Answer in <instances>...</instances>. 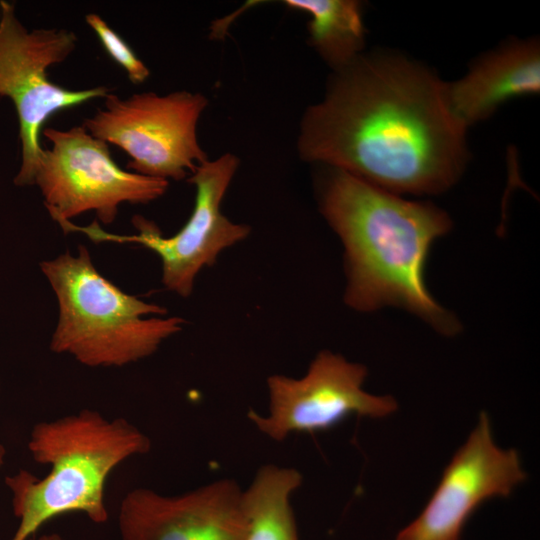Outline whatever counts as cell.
<instances>
[{
    "label": "cell",
    "instance_id": "8fae6325",
    "mask_svg": "<svg viewBox=\"0 0 540 540\" xmlns=\"http://www.w3.org/2000/svg\"><path fill=\"white\" fill-rule=\"evenodd\" d=\"M242 493L230 479L178 495L135 488L120 504V540H243Z\"/></svg>",
    "mask_w": 540,
    "mask_h": 540
},
{
    "label": "cell",
    "instance_id": "7c38bea8",
    "mask_svg": "<svg viewBox=\"0 0 540 540\" xmlns=\"http://www.w3.org/2000/svg\"><path fill=\"white\" fill-rule=\"evenodd\" d=\"M540 91V45L536 38L513 39L472 62L462 78L444 82L454 119L464 128L487 119L515 97Z\"/></svg>",
    "mask_w": 540,
    "mask_h": 540
},
{
    "label": "cell",
    "instance_id": "3957f363",
    "mask_svg": "<svg viewBox=\"0 0 540 540\" xmlns=\"http://www.w3.org/2000/svg\"><path fill=\"white\" fill-rule=\"evenodd\" d=\"M150 448V439L126 419H107L91 409L35 424L28 449L35 462L50 469L42 478L26 470L6 477L19 520L11 540H28L44 523L65 513L106 522L108 476L123 461Z\"/></svg>",
    "mask_w": 540,
    "mask_h": 540
},
{
    "label": "cell",
    "instance_id": "9a60e30c",
    "mask_svg": "<svg viewBox=\"0 0 540 540\" xmlns=\"http://www.w3.org/2000/svg\"><path fill=\"white\" fill-rule=\"evenodd\" d=\"M85 20L96 33L107 53L126 71L133 84H141L150 76L148 67L99 15L87 14Z\"/></svg>",
    "mask_w": 540,
    "mask_h": 540
},
{
    "label": "cell",
    "instance_id": "52a82bcc",
    "mask_svg": "<svg viewBox=\"0 0 540 540\" xmlns=\"http://www.w3.org/2000/svg\"><path fill=\"white\" fill-rule=\"evenodd\" d=\"M239 163L236 155L225 153L196 167L187 178L195 187L193 211L184 226L169 237L142 216L133 217L132 224L138 232L132 235L108 233L97 221L78 226L61 218L53 220L64 233L81 232L96 243H137L153 251L161 260L163 285L181 297H188L199 272L212 266L222 251L250 234L248 225L231 221L221 210Z\"/></svg>",
    "mask_w": 540,
    "mask_h": 540
},
{
    "label": "cell",
    "instance_id": "30bf717a",
    "mask_svg": "<svg viewBox=\"0 0 540 540\" xmlns=\"http://www.w3.org/2000/svg\"><path fill=\"white\" fill-rule=\"evenodd\" d=\"M525 479L519 454L495 443L490 418L482 412L423 511L396 540H459L466 521L480 504L509 496Z\"/></svg>",
    "mask_w": 540,
    "mask_h": 540
},
{
    "label": "cell",
    "instance_id": "4fadbf2b",
    "mask_svg": "<svg viewBox=\"0 0 540 540\" xmlns=\"http://www.w3.org/2000/svg\"><path fill=\"white\" fill-rule=\"evenodd\" d=\"M294 468L262 466L242 493L243 540H298L291 497L302 483Z\"/></svg>",
    "mask_w": 540,
    "mask_h": 540
},
{
    "label": "cell",
    "instance_id": "e0dca14e",
    "mask_svg": "<svg viewBox=\"0 0 540 540\" xmlns=\"http://www.w3.org/2000/svg\"><path fill=\"white\" fill-rule=\"evenodd\" d=\"M5 454H6V451H5V448L2 444H0V467L3 465L4 463V457H5Z\"/></svg>",
    "mask_w": 540,
    "mask_h": 540
},
{
    "label": "cell",
    "instance_id": "5b68a950",
    "mask_svg": "<svg viewBox=\"0 0 540 540\" xmlns=\"http://www.w3.org/2000/svg\"><path fill=\"white\" fill-rule=\"evenodd\" d=\"M76 45L77 36L67 29L28 30L15 5L0 1V97L12 101L18 118L21 165L13 180L17 186L33 185L45 121L58 111L104 99L110 92L105 86L69 90L48 79L47 69L65 61Z\"/></svg>",
    "mask_w": 540,
    "mask_h": 540
},
{
    "label": "cell",
    "instance_id": "6da1fadb",
    "mask_svg": "<svg viewBox=\"0 0 540 540\" xmlns=\"http://www.w3.org/2000/svg\"><path fill=\"white\" fill-rule=\"evenodd\" d=\"M466 131L431 69L398 53H363L306 109L297 150L396 194H436L464 171Z\"/></svg>",
    "mask_w": 540,
    "mask_h": 540
},
{
    "label": "cell",
    "instance_id": "9c48e42d",
    "mask_svg": "<svg viewBox=\"0 0 540 540\" xmlns=\"http://www.w3.org/2000/svg\"><path fill=\"white\" fill-rule=\"evenodd\" d=\"M366 376L365 366L323 350L301 378L269 376L268 413L249 411L247 416L260 432L282 441L294 432L330 429L350 415L369 418L391 415L398 406L395 399L366 392L363 389Z\"/></svg>",
    "mask_w": 540,
    "mask_h": 540
},
{
    "label": "cell",
    "instance_id": "277c9868",
    "mask_svg": "<svg viewBox=\"0 0 540 540\" xmlns=\"http://www.w3.org/2000/svg\"><path fill=\"white\" fill-rule=\"evenodd\" d=\"M58 302V322L50 342L89 367H121L156 352L180 332L185 320L162 317L165 307L122 291L94 266L83 245L40 263Z\"/></svg>",
    "mask_w": 540,
    "mask_h": 540
},
{
    "label": "cell",
    "instance_id": "5bb4252c",
    "mask_svg": "<svg viewBox=\"0 0 540 540\" xmlns=\"http://www.w3.org/2000/svg\"><path fill=\"white\" fill-rule=\"evenodd\" d=\"M283 3L309 16L310 45L333 72L346 67L364 53L365 27L359 1L285 0Z\"/></svg>",
    "mask_w": 540,
    "mask_h": 540
},
{
    "label": "cell",
    "instance_id": "2e32d148",
    "mask_svg": "<svg viewBox=\"0 0 540 540\" xmlns=\"http://www.w3.org/2000/svg\"><path fill=\"white\" fill-rule=\"evenodd\" d=\"M28 540H63L62 536L58 533H46L38 538L30 537Z\"/></svg>",
    "mask_w": 540,
    "mask_h": 540
},
{
    "label": "cell",
    "instance_id": "7a4b0ae2",
    "mask_svg": "<svg viewBox=\"0 0 540 540\" xmlns=\"http://www.w3.org/2000/svg\"><path fill=\"white\" fill-rule=\"evenodd\" d=\"M319 167V209L344 247L345 303L361 312L401 307L441 334H456L457 318L434 300L424 274L431 245L451 228L448 214L343 170Z\"/></svg>",
    "mask_w": 540,
    "mask_h": 540
},
{
    "label": "cell",
    "instance_id": "8992f818",
    "mask_svg": "<svg viewBox=\"0 0 540 540\" xmlns=\"http://www.w3.org/2000/svg\"><path fill=\"white\" fill-rule=\"evenodd\" d=\"M208 106L201 93L154 92L128 98L109 92L104 106L83 121L94 138L111 143L130 157L127 168L162 180L188 178L208 160L199 144L197 125Z\"/></svg>",
    "mask_w": 540,
    "mask_h": 540
},
{
    "label": "cell",
    "instance_id": "ba28073f",
    "mask_svg": "<svg viewBox=\"0 0 540 540\" xmlns=\"http://www.w3.org/2000/svg\"><path fill=\"white\" fill-rule=\"evenodd\" d=\"M50 147L43 150L34 175L52 217L69 220L94 211L104 225L115 221L122 203L148 204L165 194L169 182L121 169L107 143L83 126L45 128Z\"/></svg>",
    "mask_w": 540,
    "mask_h": 540
}]
</instances>
